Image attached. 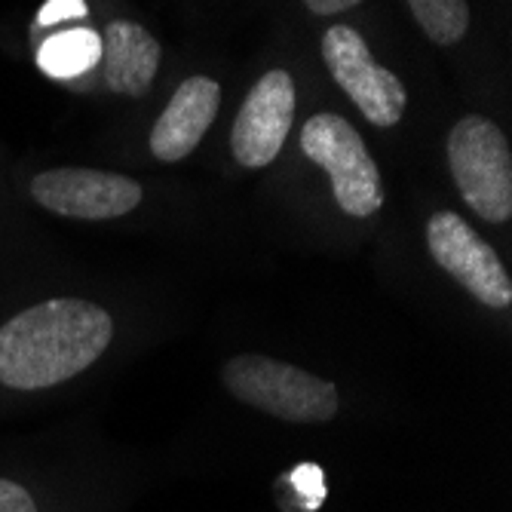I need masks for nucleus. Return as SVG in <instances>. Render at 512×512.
I'll use <instances>...</instances> for the list:
<instances>
[{
    "label": "nucleus",
    "instance_id": "nucleus-1",
    "mask_svg": "<svg viewBox=\"0 0 512 512\" xmlns=\"http://www.w3.org/2000/svg\"><path fill=\"white\" fill-rule=\"evenodd\" d=\"M114 338L105 307L80 298H53L0 325V384L46 390L77 378Z\"/></svg>",
    "mask_w": 512,
    "mask_h": 512
},
{
    "label": "nucleus",
    "instance_id": "nucleus-2",
    "mask_svg": "<svg viewBox=\"0 0 512 512\" xmlns=\"http://www.w3.org/2000/svg\"><path fill=\"white\" fill-rule=\"evenodd\" d=\"M221 381L230 396L289 424H325L338 414V387L310 371L258 353L224 362Z\"/></svg>",
    "mask_w": 512,
    "mask_h": 512
},
{
    "label": "nucleus",
    "instance_id": "nucleus-3",
    "mask_svg": "<svg viewBox=\"0 0 512 512\" xmlns=\"http://www.w3.org/2000/svg\"><path fill=\"white\" fill-rule=\"evenodd\" d=\"M448 166L454 184L479 218L503 224L512 215V154L497 123L470 114L448 135Z\"/></svg>",
    "mask_w": 512,
    "mask_h": 512
},
{
    "label": "nucleus",
    "instance_id": "nucleus-4",
    "mask_svg": "<svg viewBox=\"0 0 512 512\" xmlns=\"http://www.w3.org/2000/svg\"><path fill=\"white\" fill-rule=\"evenodd\" d=\"M304 154L332 175L338 206L353 218H368L384 206L378 163L362 135L338 114H316L301 129Z\"/></svg>",
    "mask_w": 512,
    "mask_h": 512
},
{
    "label": "nucleus",
    "instance_id": "nucleus-5",
    "mask_svg": "<svg viewBox=\"0 0 512 512\" xmlns=\"http://www.w3.org/2000/svg\"><path fill=\"white\" fill-rule=\"evenodd\" d=\"M322 59L329 65L335 83L353 99L368 123L390 129L402 120L405 86L402 80L371 59V50L359 31L347 25H332L322 37Z\"/></svg>",
    "mask_w": 512,
    "mask_h": 512
},
{
    "label": "nucleus",
    "instance_id": "nucleus-6",
    "mask_svg": "<svg viewBox=\"0 0 512 512\" xmlns=\"http://www.w3.org/2000/svg\"><path fill=\"white\" fill-rule=\"evenodd\" d=\"M427 246L436 264L479 304L494 310L512 304V279L503 261L457 212L442 209L427 221Z\"/></svg>",
    "mask_w": 512,
    "mask_h": 512
},
{
    "label": "nucleus",
    "instance_id": "nucleus-7",
    "mask_svg": "<svg viewBox=\"0 0 512 512\" xmlns=\"http://www.w3.org/2000/svg\"><path fill=\"white\" fill-rule=\"evenodd\" d=\"M31 197L53 215L108 221L142 203V184L99 169H50L31 178Z\"/></svg>",
    "mask_w": 512,
    "mask_h": 512
},
{
    "label": "nucleus",
    "instance_id": "nucleus-8",
    "mask_svg": "<svg viewBox=\"0 0 512 512\" xmlns=\"http://www.w3.org/2000/svg\"><path fill=\"white\" fill-rule=\"evenodd\" d=\"M295 120V80L286 71H267L246 96L230 148L246 169H261L283 151L286 135Z\"/></svg>",
    "mask_w": 512,
    "mask_h": 512
},
{
    "label": "nucleus",
    "instance_id": "nucleus-9",
    "mask_svg": "<svg viewBox=\"0 0 512 512\" xmlns=\"http://www.w3.org/2000/svg\"><path fill=\"white\" fill-rule=\"evenodd\" d=\"M221 108V86L212 77H188L151 129V154L163 163L184 160L209 132Z\"/></svg>",
    "mask_w": 512,
    "mask_h": 512
},
{
    "label": "nucleus",
    "instance_id": "nucleus-10",
    "mask_svg": "<svg viewBox=\"0 0 512 512\" xmlns=\"http://www.w3.org/2000/svg\"><path fill=\"white\" fill-rule=\"evenodd\" d=\"M105 80L123 96H145L160 68V43L135 22H111L102 34Z\"/></svg>",
    "mask_w": 512,
    "mask_h": 512
},
{
    "label": "nucleus",
    "instance_id": "nucleus-11",
    "mask_svg": "<svg viewBox=\"0 0 512 512\" xmlns=\"http://www.w3.org/2000/svg\"><path fill=\"white\" fill-rule=\"evenodd\" d=\"M99 59H102V37L89 28H71V31L53 34V37H46L37 50L40 71L56 80L80 77Z\"/></svg>",
    "mask_w": 512,
    "mask_h": 512
},
{
    "label": "nucleus",
    "instance_id": "nucleus-12",
    "mask_svg": "<svg viewBox=\"0 0 512 512\" xmlns=\"http://www.w3.org/2000/svg\"><path fill=\"white\" fill-rule=\"evenodd\" d=\"M408 7L424 34L439 46H451L470 31L467 0H408Z\"/></svg>",
    "mask_w": 512,
    "mask_h": 512
},
{
    "label": "nucleus",
    "instance_id": "nucleus-13",
    "mask_svg": "<svg viewBox=\"0 0 512 512\" xmlns=\"http://www.w3.org/2000/svg\"><path fill=\"white\" fill-rule=\"evenodd\" d=\"M86 16V0H46L37 13V28L59 25L68 19H83Z\"/></svg>",
    "mask_w": 512,
    "mask_h": 512
},
{
    "label": "nucleus",
    "instance_id": "nucleus-14",
    "mask_svg": "<svg viewBox=\"0 0 512 512\" xmlns=\"http://www.w3.org/2000/svg\"><path fill=\"white\" fill-rule=\"evenodd\" d=\"M322 479H325L322 470L313 467V463H304V467H298V470L292 473L295 488L307 494V509H316V506L322 503V497H325V482H322Z\"/></svg>",
    "mask_w": 512,
    "mask_h": 512
},
{
    "label": "nucleus",
    "instance_id": "nucleus-15",
    "mask_svg": "<svg viewBox=\"0 0 512 512\" xmlns=\"http://www.w3.org/2000/svg\"><path fill=\"white\" fill-rule=\"evenodd\" d=\"M0 512H37V503L22 485L0 479Z\"/></svg>",
    "mask_w": 512,
    "mask_h": 512
},
{
    "label": "nucleus",
    "instance_id": "nucleus-16",
    "mask_svg": "<svg viewBox=\"0 0 512 512\" xmlns=\"http://www.w3.org/2000/svg\"><path fill=\"white\" fill-rule=\"evenodd\" d=\"M307 10L316 13V16H335V13H344V10H353L359 7L362 0H304Z\"/></svg>",
    "mask_w": 512,
    "mask_h": 512
}]
</instances>
